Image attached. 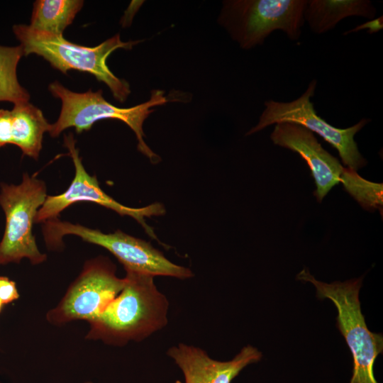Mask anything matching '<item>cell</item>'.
<instances>
[{
  "instance_id": "6da1fadb",
  "label": "cell",
  "mask_w": 383,
  "mask_h": 383,
  "mask_svg": "<svg viewBox=\"0 0 383 383\" xmlns=\"http://www.w3.org/2000/svg\"><path fill=\"white\" fill-rule=\"evenodd\" d=\"M121 292L90 323L87 338L113 345L141 341L168 322L169 301L154 277L126 271Z\"/></svg>"
},
{
  "instance_id": "7a4b0ae2",
  "label": "cell",
  "mask_w": 383,
  "mask_h": 383,
  "mask_svg": "<svg viewBox=\"0 0 383 383\" xmlns=\"http://www.w3.org/2000/svg\"><path fill=\"white\" fill-rule=\"evenodd\" d=\"M13 32L21 43L24 55H40L63 73L70 70L90 73L106 84L119 102L125 101L130 94L129 84L113 74L106 60L114 50L131 49L139 41L123 42L116 34L97 46L86 47L67 40L62 35L35 30L28 25H14Z\"/></svg>"
},
{
  "instance_id": "3957f363",
  "label": "cell",
  "mask_w": 383,
  "mask_h": 383,
  "mask_svg": "<svg viewBox=\"0 0 383 383\" xmlns=\"http://www.w3.org/2000/svg\"><path fill=\"white\" fill-rule=\"evenodd\" d=\"M48 89L62 101L58 119L50 124L48 133L57 137L64 130L73 127L77 133L89 130L93 124L101 119L113 118L126 123L135 133L138 141V148L152 162L160 157L144 142L143 124L154 111L152 107L170 101L164 91L156 89L151 92L150 99L143 104L130 108H120L108 102L102 96V91L77 93L69 90L58 82L51 83Z\"/></svg>"
},
{
  "instance_id": "277c9868",
  "label": "cell",
  "mask_w": 383,
  "mask_h": 383,
  "mask_svg": "<svg viewBox=\"0 0 383 383\" xmlns=\"http://www.w3.org/2000/svg\"><path fill=\"white\" fill-rule=\"evenodd\" d=\"M296 279L314 285L320 299H328L337 311V326L345 338L353 357V372L350 383H378L373 366L383 350V336L371 332L362 313L359 292L362 277L343 282L326 283L318 281L304 268Z\"/></svg>"
},
{
  "instance_id": "5b68a950",
  "label": "cell",
  "mask_w": 383,
  "mask_h": 383,
  "mask_svg": "<svg viewBox=\"0 0 383 383\" xmlns=\"http://www.w3.org/2000/svg\"><path fill=\"white\" fill-rule=\"evenodd\" d=\"M43 233L48 248L52 250L61 248L62 237L66 235H74L86 242L103 247L118 259L126 271L181 279L194 276L190 269L172 262L150 243L119 230L104 233L56 218L44 223Z\"/></svg>"
},
{
  "instance_id": "8992f818",
  "label": "cell",
  "mask_w": 383,
  "mask_h": 383,
  "mask_svg": "<svg viewBox=\"0 0 383 383\" xmlns=\"http://www.w3.org/2000/svg\"><path fill=\"white\" fill-rule=\"evenodd\" d=\"M307 3V0L227 1L220 21L243 49L262 45L277 30L296 40L301 34Z\"/></svg>"
},
{
  "instance_id": "52a82bcc",
  "label": "cell",
  "mask_w": 383,
  "mask_h": 383,
  "mask_svg": "<svg viewBox=\"0 0 383 383\" xmlns=\"http://www.w3.org/2000/svg\"><path fill=\"white\" fill-rule=\"evenodd\" d=\"M46 197L45 183L27 173L19 184H1L0 206L5 213L6 226L0 242V265L18 263L23 258L38 265L46 260L33 235L36 214Z\"/></svg>"
},
{
  "instance_id": "ba28073f",
  "label": "cell",
  "mask_w": 383,
  "mask_h": 383,
  "mask_svg": "<svg viewBox=\"0 0 383 383\" xmlns=\"http://www.w3.org/2000/svg\"><path fill=\"white\" fill-rule=\"evenodd\" d=\"M317 81L313 79L306 91L296 99L289 102L269 100L265 102V109L257 124L247 135L260 131L272 124L292 123L300 125L311 132L316 133L337 150L342 162L353 170L363 167L367 160L360 154L354 137L368 122L361 119L347 128L332 126L321 118L314 109L311 99L313 96Z\"/></svg>"
},
{
  "instance_id": "9c48e42d",
  "label": "cell",
  "mask_w": 383,
  "mask_h": 383,
  "mask_svg": "<svg viewBox=\"0 0 383 383\" xmlns=\"http://www.w3.org/2000/svg\"><path fill=\"white\" fill-rule=\"evenodd\" d=\"M125 278L116 275L107 258L87 261L60 303L47 313L49 323L61 325L74 320H94L121 292Z\"/></svg>"
},
{
  "instance_id": "30bf717a",
  "label": "cell",
  "mask_w": 383,
  "mask_h": 383,
  "mask_svg": "<svg viewBox=\"0 0 383 383\" xmlns=\"http://www.w3.org/2000/svg\"><path fill=\"white\" fill-rule=\"evenodd\" d=\"M64 143L74 165V177L65 192L59 195L47 196L36 214L35 223H45L58 218L59 214L74 203L92 202L111 209L121 216L133 218L144 228L150 237L158 240L152 228L147 224L145 217L163 215L165 211L162 204L154 203L143 208H131L118 203L100 188L96 176H91L87 172L72 133L64 136Z\"/></svg>"
},
{
  "instance_id": "8fae6325",
  "label": "cell",
  "mask_w": 383,
  "mask_h": 383,
  "mask_svg": "<svg viewBox=\"0 0 383 383\" xmlns=\"http://www.w3.org/2000/svg\"><path fill=\"white\" fill-rule=\"evenodd\" d=\"M270 138L274 145L298 153L306 162L315 180L318 202L340 182L344 167L306 128L292 123H277Z\"/></svg>"
},
{
  "instance_id": "7c38bea8",
  "label": "cell",
  "mask_w": 383,
  "mask_h": 383,
  "mask_svg": "<svg viewBox=\"0 0 383 383\" xmlns=\"http://www.w3.org/2000/svg\"><path fill=\"white\" fill-rule=\"evenodd\" d=\"M167 354L182 371L185 383H231L243 369L262 356L250 345L228 361L213 360L201 348L184 343L171 347Z\"/></svg>"
},
{
  "instance_id": "4fadbf2b",
  "label": "cell",
  "mask_w": 383,
  "mask_h": 383,
  "mask_svg": "<svg viewBox=\"0 0 383 383\" xmlns=\"http://www.w3.org/2000/svg\"><path fill=\"white\" fill-rule=\"evenodd\" d=\"M376 9L368 0H310L304 11V21L312 32L325 33L349 16L374 19Z\"/></svg>"
},
{
  "instance_id": "5bb4252c",
  "label": "cell",
  "mask_w": 383,
  "mask_h": 383,
  "mask_svg": "<svg viewBox=\"0 0 383 383\" xmlns=\"http://www.w3.org/2000/svg\"><path fill=\"white\" fill-rule=\"evenodd\" d=\"M11 114V144L23 154L38 159L42 149L43 135L48 123L40 109L28 102L14 104Z\"/></svg>"
},
{
  "instance_id": "9a60e30c",
  "label": "cell",
  "mask_w": 383,
  "mask_h": 383,
  "mask_svg": "<svg viewBox=\"0 0 383 383\" xmlns=\"http://www.w3.org/2000/svg\"><path fill=\"white\" fill-rule=\"evenodd\" d=\"M83 4L84 1L81 0L35 1L30 24L28 26L35 30L62 35L64 30L72 23Z\"/></svg>"
},
{
  "instance_id": "2e32d148",
  "label": "cell",
  "mask_w": 383,
  "mask_h": 383,
  "mask_svg": "<svg viewBox=\"0 0 383 383\" xmlns=\"http://www.w3.org/2000/svg\"><path fill=\"white\" fill-rule=\"evenodd\" d=\"M23 55L21 45H0V101L16 104L29 101L30 94L20 84L16 73L18 64Z\"/></svg>"
},
{
  "instance_id": "e0dca14e",
  "label": "cell",
  "mask_w": 383,
  "mask_h": 383,
  "mask_svg": "<svg viewBox=\"0 0 383 383\" xmlns=\"http://www.w3.org/2000/svg\"><path fill=\"white\" fill-rule=\"evenodd\" d=\"M340 182L345 190L365 209L379 210L382 208V184L361 177L357 171L344 167Z\"/></svg>"
},
{
  "instance_id": "ac0fdd59",
  "label": "cell",
  "mask_w": 383,
  "mask_h": 383,
  "mask_svg": "<svg viewBox=\"0 0 383 383\" xmlns=\"http://www.w3.org/2000/svg\"><path fill=\"white\" fill-rule=\"evenodd\" d=\"M11 144V110L0 109V148Z\"/></svg>"
},
{
  "instance_id": "d6986e66",
  "label": "cell",
  "mask_w": 383,
  "mask_h": 383,
  "mask_svg": "<svg viewBox=\"0 0 383 383\" xmlns=\"http://www.w3.org/2000/svg\"><path fill=\"white\" fill-rule=\"evenodd\" d=\"M19 297L16 283L6 277L0 276V301L6 304Z\"/></svg>"
},
{
  "instance_id": "ffe728a7",
  "label": "cell",
  "mask_w": 383,
  "mask_h": 383,
  "mask_svg": "<svg viewBox=\"0 0 383 383\" xmlns=\"http://www.w3.org/2000/svg\"><path fill=\"white\" fill-rule=\"evenodd\" d=\"M383 28V16L372 19L362 24L358 25L354 28L345 31L343 35H348L352 33L358 32L365 29H367V32L370 34H373L379 32Z\"/></svg>"
},
{
  "instance_id": "44dd1931",
  "label": "cell",
  "mask_w": 383,
  "mask_h": 383,
  "mask_svg": "<svg viewBox=\"0 0 383 383\" xmlns=\"http://www.w3.org/2000/svg\"><path fill=\"white\" fill-rule=\"evenodd\" d=\"M3 305H4V304H3L2 302L0 301V312H1V308H2Z\"/></svg>"
},
{
  "instance_id": "7402d4cb",
  "label": "cell",
  "mask_w": 383,
  "mask_h": 383,
  "mask_svg": "<svg viewBox=\"0 0 383 383\" xmlns=\"http://www.w3.org/2000/svg\"><path fill=\"white\" fill-rule=\"evenodd\" d=\"M175 383H182V382L181 381H179V380H177V381L175 382Z\"/></svg>"
},
{
  "instance_id": "603a6c76",
  "label": "cell",
  "mask_w": 383,
  "mask_h": 383,
  "mask_svg": "<svg viewBox=\"0 0 383 383\" xmlns=\"http://www.w3.org/2000/svg\"><path fill=\"white\" fill-rule=\"evenodd\" d=\"M84 383H93V382H86Z\"/></svg>"
}]
</instances>
